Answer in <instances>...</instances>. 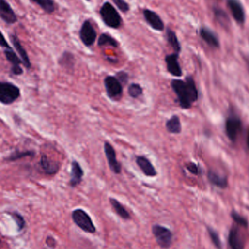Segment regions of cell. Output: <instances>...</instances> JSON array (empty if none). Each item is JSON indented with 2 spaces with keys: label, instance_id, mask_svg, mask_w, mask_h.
<instances>
[{
  "label": "cell",
  "instance_id": "6da1fadb",
  "mask_svg": "<svg viewBox=\"0 0 249 249\" xmlns=\"http://www.w3.org/2000/svg\"><path fill=\"white\" fill-rule=\"evenodd\" d=\"M171 85L177 96L178 102L181 108L187 109L198 101L199 93L192 77H186L185 80L173 79L171 82Z\"/></svg>",
  "mask_w": 249,
  "mask_h": 249
},
{
  "label": "cell",
  "instance_id": "7a4b0ae2",
  "mask_svg": "<svg viewBox=\"0 0 249 249\" xmlns=\"http://www.w3.org/2000/svg\"><path fill=\"white\" fill-rule=\"evenodd\" d=\"M103 22L109 28L117 30L123 22L121 16L109 2H106L101 5L99 11Z\"/></svg>",
  "mask_w": 249,
  "mask_h": 249
},
{
  "label": "cell",
  "instance_id": "3957f363",
  "mask_svg": "<svg viewBox=\"0 0 249 249\" xmlns=\"http://www.w3.org/2000/svg\"><path fill=\"white\" fill-rule=\"evenodd\" d=\"M19 87L11 82L0 81V103L11 105L21 97Z\"/></svg>",
  "mask_w": 249,
  "mask_h": 249
},
{
  "label": "cell",
  "instance_id": "277c9868",
  "mask_svg": "<svg viewBox=\"0 0 249 249\" xmlns=\"http://www.w3.org/2000/svg\"><path fill=\"white\" fill-rule=\"evenodd\" d=\"M72 217L74 222L83 231L88 233H95L96 231L91 217L83 210L79 208L72 211Z\"/></svg>",
  "mask_w": 249,
  "mask_h": 249
},
{
  "label": "cell",
  "instance_id": "5b68a950",
  "mask_svg": "<svg viewBox=\"0 0 249 249\" xmlns=\"http://www.w3.org/2000/svg\"><path fill=\"white\" fill-rule=\"evenodd\" d=\"M153 233L157 244L163 249H169L171 246L173 234L169 229L156 224L153 227Z\"/></svg>",
  "mask_w": 249,
  "mask_h": 249
},
{
  "label": "cell",
  "instance_id": "8992f818",
  "mask_svg": "<svg viewBox=\"0 0 249 249\" xmlns=\"http://www.w3.org/2000/svg\"><path fill=\"white\" fill-rule=\"evenodd\" d=\"M79 35L81 41L87 47H91L95 43L97 38L96 31L89 20H85L82 23Z\"/></svg>",
  "mask_w": 249,
  "mask_h": 249
},
{
  "label": "cell",
  "instance_id": "52a82bcc",
  "mask_svg": "<svg viewBox=\"0 0 249 249\" xmlns=\"http://www.w3.org/2000/svg\"><path fill=\"white\" fill-rule=\"evenodd\" d=\"M242 123L240 119L234 114L229 116L225 122V132L230 141L234 142L241 130Z\"/></svg>",
  "mask_w": 249,
  "mask_h": 249
},
{
  "label": "cell",
  "instance_id": "ba28073f",
  "mask_svg": "<svg viewBox=\"0 0 249 249\" xmlns=\"http://www.w3.org/2000/svg\"><path fill=\"white\" fill-rule=\"evenodd\" d=\"M4 54L7 61L11 64V73L14 76H21L24 74V69L21 67V65L23 64L21 58L14 51V49L11 47L10 49H5Z\"/></svg>",
  "mask_w": 249,
  "mask_h": 249
},
{
  "label": "cell",
  "instance_id": "9c48e42d",
  "mask_svg": "<svg viewBox=\"0 0 249 249\" xmlns=\"http://www.w3.org/2000/svg\"><path fill=\"white\" fill-rule=\"evenodd\" d=\"M104 83L107 95L109 98H117L123 94V85L116 77H106Z\"/></svg>",
  "mask_w": 249,
  "mask_h": 249
},
{
  "label": "cell",
  "instance_id": "30bf717a",
  "mask_svg": "<svg viewBox=\"0 0 249 249\" xmlns=\"http://www.w3.org/2000/svg\"><path fill=\"white\" fill-rule=\"evenodd\" d=\"M0 19L8 25L18 22V16L7 0H0Z\"/></svg>",
  "mask_w": 249,
  "mask_h": 249
},
{
  "label": "cell",
  "instance_id": "8fae6325",
  "mask_svg": "<svg viewBox=\"0 0 249 249\" xmlns=\"http://www.w3.org/2000/svg\"><path fill=\"white\" fill-rule=\"evenodd\" d=\"M104 150L109 166L111 171L115 174H120L122 170L121 165L117 161V156H116V152L114 147L108 141H106L104 143Z\"/></svg>",
  "mask_w": 249,
  "mask_h": 249
},
{
  "label": "cell",
  "instance_id": "7c38bea8",
  "mask_svg": "<svg viewBox=\"0 0 249 249\" xmlns=\"http://www.w3.org/2000/svg\"><path fill=\"white\" fill-rule=\"evenodd\" d=\"M9 39L11 43L14 46V48L16 50L19 57L21 58L23 62V65L27 70H30L31 68V61H30V56L27 53V50L24 48V46L21 44L19 38L16 34H10Z\"/></svg>",
  "mask_w": 249,
  "mask_h": 249
},
{
  "label": "cell",
  "instance_id": "4fadbf2b",
  "mask_svg": "<svg viewBox=\"0 0 249 249\" xmlns=\"http://www.w3.org/2000/svg\"><path fill=\"white\" fill-rule=\"evenodd\" d=\"M144 19L147 24L156 31H162L165 30V24L160 16L150 9H145L143 11Z\"/></svg>",
  "mask_w": 249,
  "mask_h": 249
},
{
  "label": "cell",
  "instance_id": "5bb4252c",
  "mask_svg": "<svg viewBox=\"0 0 249 249\" xmlns=\"http://www.w3.org/2000/svg\"><path fill=\"white\" fill-rule=\"evenodd\" d=\"M179 55L178 53H172L167 55L165 58L168 72L176 78H181L183 75L182 67L179 62Z\"/></svg>",
  "mask_w": 249,
  "mask_h": 249
},
{
  "label": "cell",
  "instance_id": "9a60e30c",
  "mask_svg": "<svg viewBox=\"0 0 249 249\" xmlns=\"http://www.w3.org/2000/svg\"><path fill=\"white\" fill-rule=\"evenodd\" d=\"M39 164L43 171L47 176L56 174L60 169L59 163L51 160L45 154L42 155Z\"/></svg>",
  "mask_w": 249,
  "mask_h": 249
},
{
  "label": "cell",
  "instance_id": "2e32d148",
  "mask_svg": "<svg viewBox=\"0 0 249 249\" xmlns=\"http://www.w3.org/2000/svg\"><path fill=\"white\" fill-rule=\"evenodd\" d=\"M227 5L231 11L233 18L238 24H243L245 22V11L243 5L239 0H228Z\"/></svg>",
  "mask_w": 249,
  "mask_h": 249
},
{
  "label": "cell",
  "instance_id": "e0dca14e",
  "mask_svg": "<svg viewBox=\"0 0 249 249\" xmlns=\"http://www.w3.org/2000/svg\"><path fill=\"white\" fill-rule=\"evenodd\" d=\"M228 243L231 249H244L245 243L240 230L236 227L230 229L228 235Z\"/></svg>",
  "mask_w": 249,
  "mask_h": 249
},
{
  "label": "cell",
  "instance_id": "ac0fdd59",
  "mask_svg": "<svg viewBox=\"0 0 249 249\" xmlns=\"http://www.w3.org/2000/svg\"><path fill=\"white\" fill-rule=\"evenodd\" d=\"M136 163L145 176L150 177L157 176L156 168L147 157L144 156H137L136 157Z\"/></svg>",
  "mask_w": 249,
  "mask_h": 249
},
{
  "label": "cell",
  "instance_id": "d6986e66",
  "mask_svg": "<svg viewBox=\"0 0 249 249\" xmlns=\"http://www.w3.org/2000/svg\"><path fill=\"white\" fill-rule=\"evenodd\" d=\"M200 37L202 39L205 43H206L208 46L214 48H218L220 46L219 40L218 37L216 35L214 31H211L210 29L207 27H201L199 31Z\"/></svg>",
  "mask_w": 249,
  "mask_h": 249
},
{
  "label": "cell",
  "instance_id": "ffe728a7",
  "mask_svg": "<svg viewBox=\"0 0 249 249\" xmlns=\"http://www.w3.org/2000/svg\"><path fill=\"white\" fill-rule=\"evenodd\" d=\"M84 176V171L81 167L80 164L76 160H73L72 163V170H71V178L69 185L72 187L79 185L82 182Z\"/></svg>",
  "mask_w": 249,
  "mask_h": 249
},
{
  "label": "cell",
  "instance_id": "44dd1931",
  "mask_svg": "<svg viewBox=\"0 0 249 249\" xmlns=\"http://www.w3.org/2000/svg\"><path fill=\"white\" fill-rule=\"evenodd\" d=\"M208 179L211 185L220 189H226L228 186L227 177L221 176L213 171H208Z\"/></svg>",
  "mask_w": 249,
  "mask_h": 249
},
{
  "label": "cell",
  "instance_id": "7402d4cb",
  "mask_svg": "<svg viewBox=\"0 0 249 249\" xmlns=\"http://www.w3.org/2000/svg\"><path fill=\"white\" fill-rule=\"evenodd\" d=\"M166 128L170 134H179L182 132V124L179 116L173 115L167 120Z\"/></svg>",
  "mask_w": 249,
  "mask_h": 249
},
{
  "label": "cell",
  "instance_id": "603a6c76",
  "mask_svg": "<svg viewBox=\"0 0 249 249\" xmlns=\"http://www.w3.org/2000/svg\"><path fill=\"white\" fill-rule=\"evenodd\" d=\"M166 40H167L169 46L174 50L175 53L179 54L182 51V46H181L176 32L171 29L168 28L166 30Z\"/></svg>",
  "mask_w": 249,
  "mask_h": 249
},
{
  "label": "cell",
  "instance_id": "cb8c5ba5",
  "mask_svg": "<svg viewBox=\"0 0 249 249\" xmlns=\"http://www.w3.org/2000/svg\"><path fill=\"white\" fill-rule=\"evenodd\" d=\"M36 153L34 150L20 151V150H16L15 151L11 153L8 157H5V160L7 162H15L27 157H34Z\"/></svg>",
  "mask_w": 249,
  "mask_h": 249
},
{
  "label": "cell",
  "instance_id": "d4e9b609",
  "mask_svg": "<svg viewBox=\"0 0 249 249\" xmlns=\"http://www.w3.org/2000/svg\"><path fill=\"white\" fill-rule=\"evenodd\" d=\"M75 56L69 51H65L63 53L59 59V65L67 70H72L75 66Z\"/></svg>",
  "mask_w": 249,
  "mask_h": 249
},
{
  "label": "cell",
  "instance_id": "484cf974",
  "mask_svg": "<svg viewBox=\"0 0 249 249\" xmlns=\"http://www.w3.org/2000/svg\"><path fill=\"white\" fill-rule=\"evenodd\" d=\"M98 46L99 47H104V46H110L112 47H117L119 46L118 42L111 37L108 33H103L100 35L98 40Z\"/></svg>",
  "mask_w": 249,
  "mask_h": 249
},
{
  "label": "cell",
  "instance_id": "4316f807",
  "mask_svg": "<svg viewBox=\"0 0 249 249\" xmlns=\"http://www.w3.org/2000/svg\"><path fill=\"white\" fill-rule=\"evenodd\" d=\"M110 203H111V206L113 207L116 213L121 218H124V219H129L131 218L129 213L117 200L114 199V198H110Z\"/></svg>",
  "mask_w": 249,
  "mask_h": 249
},
{
  "label": "cell",
  "instance_id": "83f0119b",
  "mask_svg": "<svg viewBox=\"0 0 249 249\" xmlns=\"http://www.w3.org/2000/svg\"><path fill=\"white\" fill-rule=\"evenodd\" d=\"M31 1L37 4L46 14H53L56 9L53 0H31Z\"/></svg>",
  "mask_w": 249,
  "mask_h": 249
},
{
  "label": "cell",
  "instance_id": "f1b7e54d",
  "mask_svg": "<svg viewBox=\"0 0 249 249\" xmlns=\"http://www.w3.org/2000/svg\"><path fill=\"white\" fill-rule=\"evenodd\" d=\"M7 214H9L12 217L14 221H15L16 224L17 226V230L18 232H21L25 229L27 226V222H26L25 218L22 214H20L18 211H13L10 212H7Z\"/></svg>",
  "mask_w": 249,
  "mask_h": 249
},
{
  "label": "cell",
  "instance_id": "f546056e",
  "mask_svg": "<svg viewBox=\"0 0 249 249\" xmlns=\"http://www.w3.org/2000/svg\"><path fill=\"white\" fill-rule=\"evenodd\" d=\"M207 230H208V234H209L211 241H212L213 244L214 245V246H215L217 249H222V243H221L219 235H218L217 231H215L214 229L209 227L207 228Z\"/></svg>",
  "mask_w": 249,
  "mask_h": 249
},
{
  "label": "cell",
  "instance_id": "4dcf8cb0",
  "mask_svg": "<svg viewBox=\"0 0 249 249\" xmlns=\"http://www.w3.org/2000/svg\"><path fill=\"white\" fill-rule=\"evenodd\" d=\"M128 93L132 98H139L142 95L143 88L140 84L131 83L128 87Z\"/></svg>",
  "mask_w": 249,
  "mask_h": 249
},
{
  "label": "cell",
  "instance_id": "1f68e13d",
  "mask_svg": "<svg viewBox=\"0 0 249 249\" xmlns=\"http://www.w3.org/2000/svg\"><path fill=\"white\" fill-rule=\"evenodd\" d=\"M231 217L239 226H241L243 227H248L249 226V222H248L247 219L243 216L240 215L236 211H233L231 212Z\"/></svg>",
  "mask_w": 249,
  "mask_h": 249
},
{
  "label": "cell",
  "instance_id": "d6a6232c",
  "mask_svg": "<svg viewBox=\"0 0 249 249\" xmlns=\"http://www.w3.org/2000/svg\"><path fill=\"white\" fill-rule=\"evenodd\" d=\"M113 3L122 13L126 14L130 11V5L124 0H112Z\"/></svg>",
  "mask_w": 249,
  "mask_h": 249
},
{
  "label": "cell",
  "instance_id": "836d02e7",
  "mask_svg": "<svg viewBox=\"0 0 249 249\" xmlns=\"http://www.w3.org/2000/svg\"><path fill=\"white\" fill-rule=\"evenodd\" d=\"M186 168L189 173H192V174L195 175V176H198V175H199L200 173H201V168H200L199 166H198L196 163H188V164H187Z\"/></svg>",
  "mask_w": 249,
  "mask_h": 249
},
{
  "label": "cell",
  "instance_id": "e575fe53",
  "mask_svg": "<svg viewBox=\"0 0 249 249\" xmlns=\"http://www.w3.org/2000/svg\"><path fill=\"white\" fill-rule=\"evenodd\" d=\"M214 14H215L216 18L221 23L227 22V20H228V18H227V16L226 15L224 11H221V9H218V8H215L214 9Z\"/></svg>",
  "mask_w": 249,
  "mask_h": 249
},
{
  "label": "cell",
  "instance_id": "d590c367",
  "mask_svg": "<svg viewBox=\"0 0 249 249\" xmlns=\"http://www.w3.org/2000/svg\"><path fill=\"white\" fill-rule=\"evenodd\" d=\"M116 78L119 79L120 82H127V81L128 80V74L121 71V72H117Z\"/></svg>",
  "mask_w": 249,
  "mask_h": 249
},
{
  "label": "cell",
  "instance_id": "8d00e7d4",
  "mask_svg": "<svg viewBox=\"0 0 249 249\" xmlns=\"http://www.w3.org/2000/svg\"><path fill=\"white\" fill-rule=\"evenodd\" d=\"M0 46L5 49L11 48L9 43H8V41H7L5 36H4L3 33L1 31V30H0Z\"/></svg>",
  "mask_w": 249,
  "mask_h": 249
},
{
  "label": "cell",
  "instance_id": "74e56055",
  "mask_svg": "<svg viewBox=\"0 0 249 249\" xmlns=\"http://www.w3.org/2000/svg\"><path fill=\"white\" fill-rule=\"evenodd\" d=\"M46 244L50 246V247H54V246H56L55 239L53 238V237H47V238H46Z\"/></svg>",
  "mask_w": 249,
  "mask_h": 249
},
{
  "label": "cell",
  "instance_id": "f35d334b",
  "mask_svg": "<svg viewBox=\"0 0 249 249\" xmlns=\"http://www.w3.org/2000/svg\"><path fill=\"white\" fill-rule=\"evenodd\" d=\"M247 147L248 148H249V132H248V135H247Z\"/></svg>",
  "mask_w": 249,
  "mask_h": 249
},
{
  "label": "cell",
  "instance_id": "ab89813d",
  "mask_svg": "<svg viewBox=\"0 0 249 249\" xmlns=\"http://www.w3.org/2000/svg\"><path fill=\"white\" fill-rule=\"evenodd\" d=\"M1 243H2V239L0 237V245H1Z\"/></svg>",
  "mask_w": 249,
  "mask_h": 249
},
{
  "label": "cell",
  "instance_id": "60d3db41",
  "mask_svg": "<svg viewBox=\"0 0 249 249\" xmlns=\"http://www.w3.org/2000/svg\"><path fill=\"white\" fill-rule=\"evenodd\" d=\"M85 1H88V2H89V1H91V0H85Z\"/></svg>",
  "mask_w": 249,
  "mask_h": 249
}]
</instances>
